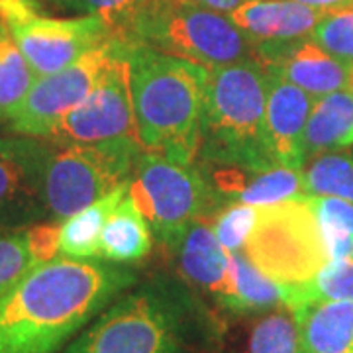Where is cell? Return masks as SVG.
Here are the masks:
<instances>
[{"label": "cell", "instance_id": "obj_1", "mask_svg": "<svg viewBox=\"0 0 353 353\" xmlns=\"http://www.w3.org/2000/svg\"><path fill=\"white\" fill-rule=\"evenodd\" d=\"M138 273L106 259H55L34 267L0 296V353H59Z\"/></svg>", "mask_w": 353, "mask_h": 353}, {"label": "cell", "instance_id": "obj_2", "mask_svg": "<svg viewBox=\"0 0 353 353\" xmlns=\"http://www.w3.org/2000/svg\"><path fill=\"white\" fill-rule=\"evenodd\" d=\"M220 326L183 279L155 275L126 290L63 353H216Z\"/></svg>", "mask_w": 353, "mask_h": 353}, {"label": "cell", "instance_id": "obj_3", "mask_svg": "<svg viewBox=\"0 0 353 353\" xmlns=\"http://www.w3.org/2000/svg\"><path fill=\"white\" fill-rule=\"evenodd\" d=\"M126 59L143 152L176 163H196L208 69L130 41Z\"/></svg>", "mask_w": 353, "mask_h": 353}, {"label": "cell", "instance_id": "obj_4", "mask_svg": "<svg viewBox=\"0 0 353 353\" xmlns=\"http://www.w3.org/2000/svg\"><path fill=\"white\" fill-rule=\"evenodd\" d=\"M267 71L255 59L208 69L199 165L275 167L267 126Z\"/></svg>", "mask_w": 353, "mask_h": 353}, {"label": "cell", "instance_id": "obj_5", "mask_svg": "<svg viewBox=\"0 0 353 353\" xmlns=\"http://www.w3.org/2000/svg\"><path fill=\"white\" fill-rule=\"evenodd\" d=\"M124 39L206 69L255 59V46L226 14L190 0H152Z\"/></svg>", "mask_w": 353, "mask_h": 353}, {"label": "cell", "instance_id": "obj_6", "mask_svg": "<svg viewBox=\"0 0 353 353\" xmlns=\"http://www.w3.org/2000/svg\"><path fill=\"white\" fill-rule=\"evenodd\" d=\"M152 234L169 252L190 226L210 220L222 206L196 163H176L143 152L128 183Z\"/></svg>", "mask_w": 353, "mask_h": 353}, {"label": "cell", "instance_id": "obj_7", "mask_svg": "<svg viewBox=\"0 0 353 353\" xmlns=\"http://www.w3.org/2000/svg\"><path fill=\"white\" fill-rule=\"evenodd\" d=\"M51 143L46 165L50 220L63 222L85 206L130 183L143 148L138 139L104 143Z\"/></svg>", "mask_w": 353, "mask_h": 353}, {"label": "cell", "instance_id": "obj_8", "mask_svg": "<svg viewBox=\"0 0 353 353\" xmlns=\"http://www.w3.org/2000/svg\"><path fill=\"white\" fill-rule=\"evenodd\" d=\"M241 253L283 287L312 281L330 257L310 196L259 208L257 224Z\"/></svg>", "mask_w": 353, "mask_h": 353}, {"label": "cell", "instance_id": "obj_9", "mask_svg": "<svg viewBox=\"0 0 353 353\" xmlns=\"http://www.w3.org/2000/svg\"><path fill=\"white\" fill-rule=\"evenodd\" d=\"M126 50L128 41L120 39L110 63L106 65L87 99L65 116L46 138L48 141L104 143L120 139H138L130 94Z\"/></svg>", "mask_w": 353, "mask_h": 353}, {"label": "cell", "instance_id": "obj_10", "mask_svg": "<svg viewBox=\"0 0 353 353\" xmlns=\"http://www.w3.org/2000/svg\"><path fill=\"white\" fill-rule=\"evenodd\" d=\"M120 39L114 38L102 43L101 48L88 51L85 57L57 73L36 77L24 101L8 120L14 134L48 138L65 116L87 99L102 71L110 63Z\"/></svg>", "mask_w": 353, "mask_h": 353}, {"label": "cell", "instance_id": "obj_11", "mask_svg": "<svg viewBox=\"0 0 353 353\" xmlns=\"http://www.w3.org/2000/svg\"><path fill=\"white\" fill-rule=\"evenodd\" d=\"M8 28L36 77L57 73L88 51L118 38L102 16L50 18L39 14Z\"/></svg>", "mask_w": 353, "mask_h": 353}, {"label": "cell", "instance_id": "obj_12", "mask_svg": "<svg viewBox=\"0 0 353 353\" xmlns=\"http://www.w3.org/2000/svg\"><path fill=\"white\" fill-rule=\"evenodd\" d=\"M51 143L30 136L0 138V230H22L50 218L46 165Z\"/></svg>", "mask_w": 353, "mask_h": 353}, {"label": "cell", "instance_id": "obj_13", "mask_svg": "<svg viewBox=\"0 0 353 353\" xmlns=\"http://www.w3.org/2000/svg\"><path fill=\"white\" fill-rule=\"evenodd\" d=\"M255 61L267 73L303 88L312 99L350 87V63L334 57L312 36L287 43L255 46Z\"/></svg>", "mask_w": 353, "mask_h": 353}, {"label": "cell", "instance_id": "obj_14", "mask_svg": "<svg viewBox=\"0 0 353 353\" xmlns=\"http://www.w3.org/2000/svg\"><path fill=\"white\" fill-rule=\"evenodd\" d=\"M199 165V163H196ZM220 204L241 202L250 206H271L279 202L306 199L303 169L275 165L250 169L238 165H199Z\"/></svg>", "mask_w": 353, "mask_h": 353}, {"label": "cell", "instance_id": "obj_15", "mask_svg": "<svg viewBox=\"0 0 353 353\" xmlns=\"http://www.w3.org/2000/svg\"><path fill=\"white\" fill-rule=\"evenodd\" d=\"M171 253H175L181 279L190 289L206 294L218 308L230 312L234 296L232 253L216 240L210 224L202 220L190 226Z\"/></svg>", "mask_w": 353, "mask_h": 353}, {"label": "cell", "instance_id": "obj_16", "mask_svg": "<svg viewBox=\"0 0 353 353\" xmlns=\"http://www.w3.org/2000/svg\"><path fill=\"white\" fill-rule=\"evenodd\" d=\"M316 99L303 88L277 75L267 73L265 126L271 155L275 163L290 169H303L304 132Z\"/></svg>", "mask_w": 353, "mask_h": 353}, {"label": "cell", "instance_id": "obj_17", "mask_svg": "<svg viewBox=\"0 0 353 353\" xmlns=\"http://www.w3.org/2000/svg\"><path fill=\"white\" fill-rule=\"evenodd\" d=\"M326 10L294 0H248L226 16L250 38L253 46L287 43L312 36Z\"/></svg>", "mask_w": 353, "mask_h": 353}, {"label": "cell", "instance_id": "obj_18", "mask_svg": "<svg viewBox=\"0 0 353 353\" xmlns=\"http://www.w3.org/2000/svg\"><path fill=\"white\" fill-rule=\"evenodd\" d=\"M299 353H353L352 301H312L290 308Z\"/></svg>", "mask_w": 353, "mask_h": 353}, {"label": "cell", "instance_id": "obj_19", "mask_svg": "<svg viewBox=\"0 0 353 353\" xmlns=\"http://www.w3.org/2000/svg\"><path fill=\"white\" fill-rule=\"evenodd\" d=\"M152 228L126 192L102 230L101 259L118 265L139 263L152 252Z\"/></svg>", "mask_w": 353, "mask_h": 353}, {"label": "cell", "instance_id": "obj_20", "mask_svg": "<svg viewBox=\"0 0 353 353\" xmlns=\"http://www.w3.org/2000/svg\"><path fill=\"white\" fill-rule=\"evenodd\" d=\"M353 145V90L341 88L316 99L304 132V153L332 152Z\"/></svg>", "mask_w": 353, "mask_h": 353}, {"label": "cell", "instance_id": "obj_21", "mask_svg": "<svg viewBox=\"0 0 353 353\" xmlns=\"http://www.w3.org/2000/svg\"><path fill=\"white\" fill-rule=\"evenodd\" d=\"M128 185L65 218L59 226V255L71 259L101 257V236L114 208L126 196Z\"/></svg>", "mask_w": 353, "mask_h": 353}, {"label": "cell", "instance_id": "obj_22", "mask_svg": "<svg viewBox=\"0 0 353 353\" xmlns=\"http://www.w3.org/2000/svg\"><path fill=\"white\" fill-rule=\"evenodd\" d=\"M232 314H253L285 306V287L263 275L241 252L232 253Z\"/></svg>", "mask_w": 353, "mask_h": 353}, {"label": "cell", "instance_id": "obj_23", "mask_svg": "<svg viewBox=\"0 0 353 353\" xmlns=\"http://www.w3.org/2000/svg\"><path fill=\"white\" fill-rule=\"evenodd\" d=\"M303 176L308 196L353 202V145L306 157Z\"/></svg>", "mask_w": 353, "mask_h": 353}, {"label": "cell", "instance_id": "obj_24", "mask_svg": "<svg viewBox=\"0 0 353 353\" xmlns=\"http://www.w3.org/2000/svg\"><path fill=\"white\" fill-rule=\"evenodd\" d=\"M36 81L10 28L0 20V122H8Z\"/></svg>", "mask_w": 353, "mask_h": 353}, {"label": "cell", "instance_id": "obj_25", "mask_svg": "<svg viewBox=\"0 0 353 353\" xmlns=\"http://www.w3.org/2000/svg\"><path fill=\"white\" fill-rule=\"evenodd\" d=\"M312 301H352L353 303V253L332 259L312 281L285 287V306H299Z\"/></svg>", "mask_w": 353, "mask_h": 353}, {"label": "cell", "instance_id": "obj_26", "mask_svg": "<svg viewBox=\"0 0 353 353\" xmlns=\"http://www.w3.org/2000/svg\"><path fill=\"white\" fill-rule=\"evenodd\" d=\"M310 206L326 243L330 261L353 253V202L332 196H310Z\"/></svg>", "mask_w": 353, "mask_h": 353}, {"label": "cell", "instance_id": "obj_27", "mask_svg": "<svg viewBox=\"0 0 353 353\" xmlns=\"http://www.w3.org/2000/svg\"><path fill=\"white\" fill-rule=\"evenodd\" d=\"M248 353H299V328L289 306H279L257 320Z\"/></svg>", "mask_w": 353, "mask_h": 353}, {"label": "cell", "instance_id": "obj_28", "mask_svg": "<svg viewBox=\"0 0 353 353\" xmlns=\"http://www.w3.org/2000/svg\"><path fill=\"white\" fill-rule=\"evenodd\" d=\"M48 6L71 16H102L118 38H126L132 22L152 0H43ZM126 41V39H124Z\"/></svg>", "mask_w": 353, "mask_h": 353}, {"label": "cell", "instance_id": "obj_29", "mask_svg": "<svg viewBox=\"0 0 353 353\" xmlns=\"http://www.w3.org/2000/svg\"><path fill=\"white\" fill-rule=\"evenodd\" d=\"M38 265L41 261L32 245L28 228L0 230V296L16 287Z\"/></svg>", "mask_w": 353, "mask_h": 353}, {"label": "cell", "instance_id": "obj_30", "mask_svg": "<svg viewBox=\"0 0 353 353\" xmlns=\"http://www.w3.org/2000/svg\"><path fill=\"white\" fill-rule=\"evenodd\" d=\"M257 214H259L257 206L228 202L216 210L214 216L208 220V224L214 232L216 240L222 243L226 252H243L253 228L257 224Z\"/></svg>", "mask_w": 353, "mask_h": 353}, {"label": "cell", "instance_id": "obj_31", "mask_svg": "<svg viewBox=\"0 0 353 353\" xmlns=\"http://www.w3.org/2000/svg\"><path fill=\"white\" fill-rule=\"evenodd\" d=\"M316 43L345 63H353V6L328 10L312 32Z\"/></svg>", "mask_w": 353, "mask_h": 353}, {"label": "cell", "instance_id": "obj_32", "mask_svg": "<svg viewBox=\"0 0 353 353\" xmlns=\"http://www.w3.org/2000/svg\"><path fill=\"white\" fill-rule=\"evenodd\" d=\"M43 12L39 0H0V20L6 26L30 20Z\"/></svg>", "mask_w": 353, "mask_h": 353}, {"label": "cell", "instance_id": "obj_33", "mask_svg": "<svg viewBox=\"0 0 353 353\" xmlns=\"http://www.w3.org/2000/svg\"><path fill=\"white\" fill-rule=\"evenodd\" d=\"M190 2H196V4H201V6L210 8V10H216V12L228 14L232 12V10H236L238 6H241V4L248 2V0H190Z\"/></svg>", "mask_w": 353, "mask_h": 353}, {"label": "cell", "instance_id": "obj_34", "mask_svg": "<svg viewBox=\"0 0 353 353\" xmlns=\"http://www.w3.org/2000/svg\"><path fill=\"white\" fill-rule=\"evenodd\" d=\"M306 6H312L318 10H336V8H345V6H353V0H294Z\"/></svg>", "mask_w": 353, "mask_h": 353}]
</instances>
